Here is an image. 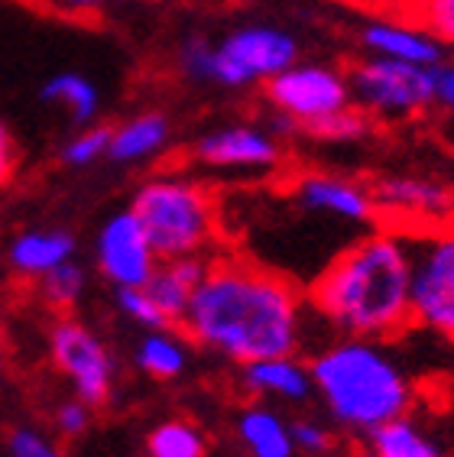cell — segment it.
Here are the masks:
<instances>
[{
    "label": "cell",
    "mask_w": 454,
    "mask_h": 457,
    "mask_svg": "<svg viewBox=\"0 0 454 457\" xmlns=\"http://www.w3.org/2000/svg\"><path fill=\"white\" fill-rule=\"evenodd\" d=\"M432 0H376V10L383 13H396V17H412L422 20V13L428 10Z\"/></svg>",
    "instance_id": "836d02e7"
},
{
    "label": "cell",
    "mask_w": 454,
    "mask_h": 457,
    "mask_svg": "<svg viewBox=\"0 0 454 457\" xmlns=\"http://www.w3.org/2000/svg\"><path fill=\"white\" fill-rule=\"evenodd\" d=\"M49 363L71 386V396L91 409L111 403L117 386V357L95 328L75 315H59L46 335Z\"/></svg>",
    "instance_id": "52a82bcc"
},
{
    "label": "cell",
    "mask_w": 454,
    "mask_h": 457,
    "mask_svg": "<svg viewBox=\"0 0 454 457\" xmlns=\"http://www.w3.org/2000/svg\"><path fill=\"white\" fill-rule=\"evenodd\" d=\"M412 325L454 344V220L412 230Z\"/></svg>",
    "instance_id": "8992f818"
},
{
    "label": "cell",
    "mask_w": 454,
    "mask_h": 457,
    "mask_svg": "<svg viewBox=\"0 0 454 457\" xmlns=\"http://www.w3.org/2000/svg\"><path fill=\"white\" fill-rule=\"evenodd\" d=\"M340 7H357V10H376V0H332Z\"/></svg>",
    "instance_id": "d590c367"
},
{
    "label": "cell",
    "mask_w": 454,
    "mask_h": 457,
    "mask_svg": "<svg viewBox=\"0 0 454 457\" xmlns=\"http://www.w3.org/2000/svg\"><path fill=\"white\" fill-rule=\"evenodd\" d=\"M237 441L244 445L247 457H292V422L270 403H250L237 415Z\"/></svg>",
    "instance_id": "ac0fdd59"
},
{
    "label": "cell",
    "mask_w": 454,
    "mask_h": 457,
    "mask_svg": "<svg viewBox=\"0 0 454 457\" xmlns=\"http://www.w3.org/2000/svg\"><path fill=\"white\" fill-rule=\"evenodd\" d=\"M308 318L296 282L244 256L214 253L179 328L201 351L247 367L302 351Z\"/></svg>",
    "instance_id": "6da1fadb"
},
{
    "label": "cell",
    "mask_w": 454,
    "mask_h": 457,
    "mask_svg": "<svg viewBox=\"0 0 454 457\" xmlns=\"http://www.w3.org/2000/svg\"><path fill=\"white\" fill-rule=\"evenodd\" d=\"M367 454L370 457H441L432 435L412 415L390 419V422H383L380 428L370 431Z\"/></svg>",
    "instance_id": "7402d4cb"
},
{
    "label": "cell",
    "mask_w": 454,
    "mask_h": 457,
    "mask_svg": "<svg viewBox=\"0 0 454 457\" xmlns=\"http://www.w3.org/2000/svg\"><path fill=\"white\" fill-rule=\"evenodd\" d=\"M97 159H107V127H81V130L62 146V162L71 169L95 166Z\"/></svg>",
    "instance_id": "4316f807"
},
{
    "label": "cell",
    "mask_w": 454,
    "mask_h": 457,
    "mask_svg": "<svg viewBox=\"0 0 454 457\" xmlns=\"http://www.w3.org/2000/svg\"><path fill=\"white\" fill-rule=\"evenodd\" d=\"M192 159L201 169L221 176H270L282 166L286 150L270 127L256 120H234L201 133Z\"/></svg>",
    "instance_id": "30bf717a"
},
{
    "label": "cell",
    "mask_w": 454,
    "mask_h": 457,
    "mask_svg": "<svg viewBox=\"0 0 454 457\" xmlns=\"http://www.w3.org/2000/svg\"><path fill=\"white\" fill-rule=\"evenodd\" d=\"M292 202L312 218L338 220L348 228H364V224H374L380 218L370 185L332 176V172L296 176L292 179Z\"/></svg>",
    "instance_id": "4fadbf2b"
},
{
    "label": "cell",
    "mask_w": 454,
    "mask_h": 457,
    "mask_svg": "<svg viewBox=\"0 0 454 457\" xmlns=\"http://www.w3.org/2000/svg\"><path fill=\"white\" fill-rule=\"evenodd\" d=\"M205 270H208V260H201V256L166 260V263L156 266L153 279L147 282V292L153 295V302L163 308V315L169 318V325L179 328V321H182L185 308L192 302Z\"/></svg>",
    "instance_id": "ffe728a7"
},
{
    "label": "cell",
    "mask_w": 454,
    "mask_h": 457,
    "mask_svg": "<svg viewBox=\"0 0 454 457\" xmlns=\"http://www.w3.org/2000/svg\"><path fill=\"white\" fill-rule=\"evenodd\" d=\"M240 383L256 403H280V405H298L315 396L312 370L306 361L292 357H270L240 367Z\"/></svg>",
    "instance_id": "9a60e30c"
},
{
    "label": "cell",
    "mask_w": 454,
    "mask_h": 457,
    "mask_svg": "<svg viewBox=\"0 0 454 457\" xmlns=\"http://www.w3.org/2000/svg\"><path fill=\"white\" fill-rule=\"evenodd\" d=\"M432 107L454 117V62H441L432 69Z\"/></svg>",
    "instance_id": "1f68e13d"
},
{
    "label": "cell",
    "mask_w": 454,
    "mask_h": 457,
    "mask_svg": "<svg viewBox=\"0 0 454 457\" xmlns=\"http://www.w3.org/2000/svg\"><path fill=\"white\" fill-rule=\"evenodd\" d=\"M422 23L445 49H454V0H432L422 13Z\"/></svg>",
    "instance_id": "4dcf8cb0"
},
{
    "label": "cell",
    "mask_w": 454,
    "mask_h": 457,
    "mask_svg": "<svg viewBox=\"0 0 454 457\" xmlns=\"http://www.w3.org/2000/svg\"><path fill=\"white\" fill-rule=\"evenodd\" d=\"M451 220H454V204H451Z\"/></svg>",
    "instance_id": "f35d334b"
},
{
    "label": "cell",
    "mask_w": 454,
    "mask_h": 457,
    "mask_svg": "<svg viewBox=\"0 0 454 457\" xmlns=\"http://www.w3.org/2000/svg\"><path fill=\"white\" fill-rule=\"evenodd\" d=\"M39 97L43 104L62 111L75 127H91L101 114V91L81 71H55L39 88Z\"/></svg>",
    "instance_id": "44dd1931"
},
{
    "label": "cell",
    "mask_w": 454,
    "mask_h": 457,
    "mask_svg": "<svg viewBox=\"0 0 454 457\" xmlns=\"http://www.w3.org/2000/svg\"><path fill=\"white\" fill-rule=\"evenodd\" d=\"M114 305L127 321H133L143 331L153 328H175L169 325V318L163 315V308L153 302V295L147 292V286H130V289H114Z\"/></svg>",
    "instance_id": "484cf974"
},
{
    "label": "cell",
    "mask_w": 454,
    "mask_h": 457,
    "mask_svg": "<svg viewBox=\"0 0 454 457\" xmlns=\"http://www.w3.org/2000/svg\"><path fill=\"white\" fill-rule=\"evenodd\" d=\"M62 13H75V17H85V13H97V10L107 7V0H49Z\"/></svg>",
    "instance_id": "e575fe53"
},
{
    "label": "cell",
    "mask_w": 454,
    "mask_h": 457,
    "mask_svg": "<svg viewBox=\"0 0 454 457\" xmlns=\"http://www.w3.org/2000/svg\"><path fill=\"white\" fill-rule=\"evenodd\" d=\"M172 140V123L159 111H143L107 127V159L117 166L153 162Z\"/></svg>",
    "instance_id": "e0dca14e"
},
{
    "label": "cell",
    "mask_w": 454,
    "mask_h": 457,
    "mask_svg": "<svg viewBox=\"0 0 454 457\" xmlns=\"http://www.w3.org/2000/svg\"><path fill=\"white\" fill-rule=\"evenodd\" d=\"M189 344L192 341L182 335V328H153V331H143L133 347V363L143 377L172 383V379H182L192 363Z\"/></svg>",
    "instance_id": "d6986e66"
},
{
    "label": "cell",
    "mask_w": 454,
    "mask_h": 457,
    "mask_svg": "<svg viewBox=\"0 0 454 457\" xmlns=\"http://www.w3.org/2000/svg\"><path fill=\"white\" fill-rule=\"evenodd\" d=\"M79 253V240L65 228H29L10 240L7 266L10 273L27 282H39L55 266L69 263Z\"/></svg>",
    "instance_id": "2e32d148"
},
{
    "label": "cell",
    "mask_w": 454,
    "mask_h": 457,
    "mask_svg": "<svg viewBox=\"0 0 454 457\" xmlns=\"http://www.w3.org/2000/svg\"><path fill=\"white\" fill-rule=\"evenodd\" d=\"M149 457H208V435L192 419H166L149 428L147 435Z\"/></svg>",
    "instance_id": "603a6c76"
},
{
    "label": "cell",
    "mask_w": 454,
    "mask_h": 457,
    "mask_svg": "<svg viewBox=\"0 0 454 457\" xmlns=\"http://www.w3.org/2000/svg\"><path fill=\"white\" fill-rule=\"evenodd\" d=\"M308 312L340 337L393 341L412 328L409 230H370L322 266L306 289Z\"/></svg>",
    "instance_id": "7a4b0ae2"
},
{
    "label": "cell",
    "mask_w": 454,
    "mask_h": 457,
    "mask_svg": "<svg viewBox=\"0 0 454 457\" xmlns=\"http://www.w3.org/2000/svg\"><path fill=\"white\" fill-rule=\"evenodd\" d=\"M348 79L354 104L370 120H409L432 107V69L422 65L364 55Z\"/></svg>",
    "instance_id": "9c48e42d"
},
{
    "label": "cell",
    "mask_w": 454,
    "mask_h": 457,
    "mask_svg": "<svg viewBox=\"0 0 454 457\" xmlns=\"http://www.w3.org/2000/svg\"><path fill=\"white\" fill-rule=\"evenodd\" d=\"M448 370H451V377H454V361H451V367H448Z\"/></svg>",
    "instance_id": "74e56055"
},
{
    "label": "cell",
    "mask_w": 454,
    "mask_h": 457,
    "mask_svg": "<svg viewBox=\"0 0 454 457\" xmlns=\"http://www.w3.org/2000/svg\"><path fill=\"white\" fill-rule=\"evenodd\" d=\"M308 370L324 412L357 435L409 415L416 405V383L386 341L338 337L312 353Z\"/></svg>",
    "instance_id": "3957f363"
},
{
    "label": "cell",
    "mask_w": 454,
    "mask_h": 457,
    "mask_svg": "<svg viewBox=\"0 0 454 457\" xmlns=\"http://www.w3.org/2000/svg\"><path fill=\"white\" fill-rule=\"evenodd\" d=\"M147 230L159 263L201 256L211 260L221 246V204L208 182L169 169L137 185L130 204Z\"/></svg>",
    "instance_id": "277c9868"
},
{
    "label": "cell",
    "mask_w": 454,
    "mask_h": 457,
    "mask_svg": "<svg viewBox=\"0 0 454 457\" xmlns=\"http://www.w3.org/2000/svg\"><path fill=\"white\" fill-rule=\"evenodd\" d=\"M357 39L364 46V53L380 55V59L409 62V65H422V69H435L445 62V46L428 33L422 20L412 17H396V13L374 10L364 20Z\"/></svg>",
    "instance_id": "5bb4252c"
},
{
    "label": "cell",
    "mask_w": 454,
    "mask_h": 457,
    "mask_svg": "<svg viewBox=\"0 0 454 457\" xmlns=\"http://www.w3.org/2000/svg\"><path fill=\"white\" fill-rule=\"evenodd\" d=\"M370 130H374V120L357 104H350L344 111H338V114H332L328 120L315 123L312 130H308V137H315V140L322 143H360L367 140Z\"/></svg>",
    "instance_id": "d4e9b609"
},
{
    "label": "cell",
    "mask_w": 454,
    "mask_h": 457,
    "mask_svg": "<svg viewBox=\"0 0 454 457\" xmlns=\"http://www.w3.org/2000/svg\"><path fill=\"white\" fill-rule=\"evenodd\" d=\"M17 172V146H13V137H10L7 123L0 120V192L10 185Z\"/></svg>",
    "instance_id": "d6a6232c"
},
{
    "label": "cell",
    "mask_w": 454,
    "mask_h": 457,
    "mask_svg": "<svg viewBox=\"0 0 454 457\" xmlns=\"http://www.w3.org/2000/svg\"><path fill=\"white\" fill-rule=\"evenodd\" d=\"M91 422H95V409L75 396L65 399V403H59L53 409V428H55V435L65 441H75V438H81V435H88Z\"/></svg>",
    "instance_id": "83f0119b"
},
{
    "label": "cell",
    "mask_w": 454,
    "mask_h": 457,
    "mask_svg": "<svg viewBox=\"0 0 454 457\" xmlns=\"http://www.w3.org/2000/svg\"><path fill=\"white\" fill-rule=\"evenodd\" d=\"M370 192H374L376 214L390 218V228L412 234V230H425L451 220L454 188H448L438 179L396 172V176H383L376 185H370Z\"/></svg>",
    "instance_id": "7c38bea8"
},
{
    "label": "cell",
    "mask_w": 454,
    "mask_h": 457,
    "mask_svg": "<svg viewBox=\"0 0 454 457\" xmlns=\"http://www.w3.org/2000/svg\"><path fill=\"white\" fill-rule=\"evenodd\" d=\"M0 377H4V335H0Z\"/></svg>",
    "instance_id": "8d00e7d4"
},
{
    "label": "cell",
    "mask_w": 454,
    "mask_h": 457,
    "mask_svg": "<svg viewBox=\"0 0 454 457\" xmlns=\"http://www.w3.org/2000/svg\"><path fill=\"white\" fill-rule=\"evenodd\" d=\"M95 266L114 289L147 286L159 266V256L149 244L147 230L130 208L114 212L95 234Z\"/></svg>",
    "instance_id": "8fae6325"
},
{
    "label": "cell",
    "mask_w": 454,
    "mask_h": 457,
    "mask_svg": "<svg viewBox=\"0 0 454 457\" xmlns=\"http://www.w3.org/2000/svg\"><path fill=\"white\" fill-rule=\"evenodd\" d=\"M266 104L276 111V123L312 130L315 123L328 120L332 114L354 104L350 97V79L348 71L324 62H302L289 65L276 79L263 85Z\"/></svg>",
    "instance_id": "ba28073f"
},
{
    "label": "cell",
    "mask_w": 454,
    "mask_h": 457,
    "mask_svg": "<svg viewBox=\"0 0 454 457\" xmlns=\"http://www.w3.org/2000/svg\"><path fill=\"white\" fill-rule=\"evenodd\" d=\"M292 441H296V451H306V454H324L332 448V428L318 419H296L292 422Z\"/></svg>",
    "instance_id": "f546056e"
},
{
    "label": "cell",
    "mask_w": 454,
    "mask_h": 457,
    "mask_svg": "<svg viewBox=\"0 0 454 457\" xmlns=\"http://www.w3.org/2000/svg\"><path fill=\"white\" fill-rule=\"evenodd\" d=\"M7 451H10V457H71V454H65L53 438H46L43 431L27 428V425H20V428L10 431Z\"/></svg>",
    "instance_id": "f1b7e54d"
},
{
    "label": "cell",
    "mask_w": 454,
    "mask_h": 457,
    "mask_svg": "<svg viewBox=\"0 0 454 457\" xmlns=\"http://www.w3.org/2000/svg\"><path fill=\"white\" fill-rule=\"evenodd\" d=\"M296 62L298 39L273 23H244L218 39L185 36L179 46V69L185 79L227 91L266 85Z\"/></svg>",
    "instance_id": "5b68a950"
},
{
    "label": "cell",
    "mask_w": 454,
    "mask_h": 457,
    "mask_svg": "<svg viewBox=\"0 0 454 457\" xmlns=\"http://www.w3.org/2000/svg\"><path fill=\"white\" fill-rule=\"evenodd\" d=\"M33 286L46 308H53L55 315H71L88 292V270L79 260H69V263L55 266L53 273H46Z\"/></svg>",
    "instance_id": "cb8c5ba5"
}]
</instances>
